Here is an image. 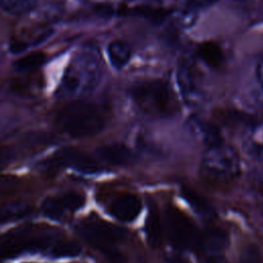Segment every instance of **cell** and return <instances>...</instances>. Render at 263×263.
Segmentation results:
<instances>
[{"label": "cell", "mask_w": 263, "mask_h": 263, "mask_svg": "<svg viewBox=\"0 0 263 263\" xmlns=\"http://www.w3.org/2000/svg\"><path fill=\"white\" fill-rule=\"evenodd\" d=\"M58 127L67 135L84 138L100 133L105 125L104 117L91 104L75 102L60 111L57 117Z\"/></svg>", "instance_id": "1"}, {"label": "cell", "mask_w": 263, "mask_h": 263, "mask_svg": "<svg viewBox=\"0 0 263 263\" xmlns=\"http://www.w3.org/2000/svg\"><path fill=\"white\" fill-rule=\"evenodd\" d=\"M182 195L186 199V201L199 214H208L210 212V206L206 200L200 196L197 192L190 188H183Z\"/></svg>", "instance_id": "22"}, {"label": "cell", "mask_w": 263, "mask_h": 263, "mask_svg": "<svg viewBox=\"0 0 263 263\" xmlns=\"http://www.w3.org/2000/svg\"><path fill=\"white\" fill-rule=\"evenodd\" d=\"M44 61H45V54L41 51H35L18 59L13 64V67L18 72L28 73L36 70L38 67H40L44 63Z\"/></svg>", "instance_id": "18"}, {"label": "cell", "mask_w": 263, "mask_h": 263, "mask_svg": "<svg viewBox=\"0 0 263 263\" xmlns=\"http://www.w3.org/2000/svg\"><path fill=\"white\" fill-rule=\"evenodd\" d=\"M257 76H258L261 86L263 87V60L259 63L258 67H257Z\"/></svg>", "instance_id": "29"}, {"label": "cell", "mask_w": 263, "mask_h": 263, "mask_svg": "<svg viewBox=\"0 0 263 263\" xmlns=\"http://www.w3.org/2000/svg\"><path fill=\"white\" fill-rule=\"evenodd\" d=\"M240 263H261L260 249L257 245H249L242 252Z\"/></svg>", "instance_id": "24"}, {"label": "cell", "mask_w": 263, "mask_h": 263, "mask_svg": "<svg viewBox=\"0 0 263 263\" xmlns=\"http://www.w3.org/2000/svg\"><path fill=\"white\" fill-rule=\"evenodd\" d=\"M35 0H0V8L10 14H24L32 10Z\"/></svg>", "instance_id": "19"}, {"label": "cell", "mask_w": 263, "mask_h": 263, "mask_svg": "<svg viewBox=\"0 0 263 263\" xmlns=\"http://www.w3.org/2000/svg\"><path fill=\"white\" fill-rule=\"evenodd\" d=\"M31 212V205L23 201L5 204L0 208V224H5L8 222L20 220L28 216Z\"/></svg>", "instance_id": "12"}, {"label": "cell", "mask_w": 263, "mask_h": 263, "mask_svg": "<svg viewBox=\"0 0 263 263\" xmlns=\"http://www.w3.org/2000/svg\"><path fill=\"white\" fill-rule=\"evenodd\" d=\"M137 15L144 16L153 23H160L171 13L170 10L164 8H156L151 6H138L132 10Z\"/></svg>", "instance_id": "21"}, {"label": "cell", "mask_w": 263, "mask_h": 263, "mask_svg": "<svg viewBox=\"0 0 263 263\" xmlns=\"http://www.w3.org/2000/svg\"><path fill=\"white\" fill-rule=\"evenodd\" d=\"M198 54L200 59L211 67H218L222 65L225 60L222 48L212 41L201 43L198 47Z\"/></svg>", "instance_id": "13"}, {"label": "cell", "mask_w": 263, "mask_h": 263, "mask_svg": "<svg viewBox=\"0 0 263 263\" xmlns=\"http://www.w3.org/2000/svg\"><path fill=\"white\" fill-rule=\"evenodd\" d=\"M178 80H179L181 91L184 95V97H186L189 100H193V98L196 96L197 89H196L193 74L187 64H184L180 67Z\"/></svg>", "instance_id": "16"}, {"label": "cell", "mask_w": 263, "mask_h": 263, "mask_svg": "<svg viewBox=\"0 0 263 263\" xmlns=\"http://www.w3.org/2000/svg\"><path fill=\"white\" fill-rule=\"evenodd\" d=\"M93 9H95L96 14L103 18L111 17L114 13L113 5L110 3H98L95 5Z\"/></svg>", "instance_id": "25"}, {"label": "cell", "mask_w": 263, "mask_h": 263, "mask_svg": "<svg viewBox=\"0 0 263 263\" xmlns=\"http://www.w3.org/2000/svg\"><path fill=\"white\" fill-rule=\"evenodd\" d=\"M217 0H188V2L194 7H206L214 4Z\"/></svg>", "instance_id": "27"}, {"label": "cell", "mask_w": 263, "mask_h": 263, "mask_svg": "<svg viewBox=\"0 0 263 263\" xmlns=\"http://www.w3.org/2000/svg\"><path fill=\"white\" fill-rule=\"evenodd\" d=\"M134 101L146 112L167 115L174 112L175 102L171 89L160 80L146 81L130 89Z\"/></svg>", "instance_id": "5"}, {"label": "cell", "mask_w": 263, "mask_h": 263, "mask_svg": "<svg viewBox=\"0 0 263 263\" xmlns=\"http://www.w3.org/2000/svg\"><path fill=\"white\" fill-rule=\"evenodd\" d=\"M28 47L27 41L24 40H14L10 43V51L13 53H20L22 51H24L26 48Z\"/></svg>", "instance_id": "26"}, {"label": "cell", "mask_w": 263, "mask_h": 263, "mask_svg": "<svg viewBox=\"0 0 263 263\" xmlns=\"http://www.w3.org/2000/svg\"><path fill=\"white\" fill-rule=\"evenodd\" d=\"M100 65L89 53H81L73 59L63 76L59 93L74 97L91 90L100 79Z\"/></svg>", "instance_id": "2"}, {"label": "cell", "mask_w": 263, "mask_h": 263, "mask_svg": "<svg viewBox=\"0 0 263 263\" xmlns=\"http://www.w3.org/2000/svg\"><path fill=\"white\" fill-rule=\"evenodd\" d=\"M227 235L219 228H208L198 233L194 249L203 254L215 255L227 246Z\"/></svg>", "instance_id": "8"}, {"label": "cell", "mask_w": 263, "mask_h": 263, "mask_svg": "<svg viewBox=\"0 0 263 263\" xmlns=\"http://www.w3.org/2000/svg\"><path fill=\"white\" fill-rule=\"evenodd\" d=\"M165 225L171 243L180 250L195 247L198 232L192 221L179 209L170 206L165 212Z\"/></svg>", "instance_id": "6"}, {"label": "cell", "mask_w": 263, "mask_h": 263, "mask_svg": "<svg viewBox=\"0 0 263 263\" xmlns=\"http://www.w3.org/2000/svg\"><path fill=\"white\" fill-rule=\"evenodd\" d=\"M145 232L148 243L151 248H158L162 240V229L158 215L151 211L148 215L145 223Z\"/></svg>", "instance_id": "14"}, {"label": "cell", "mask_w": 263, "mask_h": 263, "mask_svg": "<svg viewBox=\"0 0 263 263\" xmlns=\"http://www.w3.org/2000/svg\"><path fill=\"white\" fill-rule=\"evenodd\" d=\"M108 57L111 64L117 68H122L130 58V49L128 45L122 41H113L108 45Z\"/></svg>", "instance_id": "15"}, {"label": "cell", "mask_w": 263, "mask_h": 263, "mask_svg": "<svg viewBox=\"0 0 263 263\" xmlns=\"http://www.w3.org/2000/svg\"><path fill=\"white\" fill-rule=\"evenodd\" d=\"M240 1H250V0H240Z\"/></svg>", "instance_id": "30"}, {"label": "cell", "mask_w": 263, "mask_h": 263, "mask_svg": "<svg viewBox=\"0 0 263 263\" xmlns=\"http://www.w3.org/2000/svg\"><path fill=\"white\" fill-rule=\"evenodd\" d=\"M190 128L197 137L201 139L202 142L206 143L211 147L221 144V137L219 130L212 123L194 118L191 120Z\"/></svg>", "instance_id": "11"}, {"label": "cell", "mask_w": 263, "mask_h": 263, "mask_svg": "<svg viewBox=\"0 0 263 263\" xmlns=\"http://www.w3.org/2000/svg\"><path fill=\"white\" fill-rule=\"evenodd\" d=\"M77 232L113 263L124 261L122 254L115 247V243L125 236L123 229L106 222L91 221L79 224Z\"/></svg>", "instance_id": "4"}, {"label": "cell", "mask_w": 263, "mask_h": 263, "mask_svg": "<svg viewBox=\"0 0 263 263\" xmlns=\"http://www.w3.org/2000/svg\"><path fill=\"white\" fill-rule=\"evenodd\" d=\"M142 209L141 200L134 194H123L117 197L110 205V213L116 219L124 222L133 221Z\"/></svg>", "instance_id": "9"}, {"label": "cell", "mask_w": 263, "mask_h": 263, "mask_svg": "<svg viewBox=\"0 0 263 263\" xmlns=\"http://www.w3.org/2000/svg\"><path fill=\"white\" fill-rule=\"evenodd\" d=\"M40 209L43 216L53 221H61L64 218L65 211H66L60 197H53V196L46 197L43 200Z\"/></svg>", "instance_id": "17"}, {"label": "cell", "mask_w": 263, "mask_h": 263, "mask_svg": "<svg viewBox=\"0 0 263 263\" xmlns=\"http://www.w3.org/2000/svg\"><path fill=\"white\" fill-rule=\"evenodd\" d=\"M167 263H188V262L178 255H172L167 257Z\"/></svg>", "instance_id": "28"}, {"label": "cell", "mask_w": 263, "mask_h": 263, "mask_svg": "<svg viewBox=\"0 0 263 263\" xmlns=\"http://www.w3.org/2000/svg\"><path fill=\"white\" fill-rule=\"evenodd\" d=\"M81 253V247L74 241H64L54 245L50 250V256L53 258H73Z\"/></svg>", "instance_id": "20"}, {"label": "cell", "mask_w": 263, "mask_h": 263, "mask_svg": "<svg viewBox=\"0 0 263 263\" xmlns=\"http://www.w3.org/2000/svg\"><path fill=\"white\" fill-rule=\"evenodd\" d=\"M48 160V163L51 165L70 166L84 174H93L100 170L99 164L93 158L73 147H66L57 151Z\"/></svg>", "instance_id": "7"}, {"label": "cell", "mask_w": 263, "mask_h": 263, "mask_svg": "<svg viewBox=\"0 0 263 263\" xmlns=\"http://www.w3.org/2000/svg\"><path fill=\"white\" fill-rule=\"evenodd\" d=\"M97 153L102 159L115 165L126 164L132 159L130 151L125 146L120 144L102 146L98 148Z\"/></svg>", "instance_id": "10"}, {"label": "cell", "mask_w": 263, "mask_h": 263, "mask_svg": "<svg viewBox=\"0 0 263 263\" xmlns=\"http://www.w3.org/2000/svg\"><path fill=\"white\" fill-rule=\"evenodd\" d=\"M200 173L202 178L211 184L226 185L239 175V158L230 147L222 144L213 146L203 156Z\"/></svg>", "instance_id": "3"}, {"label": "cell", "mask_w": 263, "mask_h": 263, "mask_svg": "<svg viewBox=\"0 0 263 263\" xmlns=\"http://www.w3.org/2000/svg\"><path fill=\"white\" fill-rule=\"evenodd\" d=\"M60 199L65 206L66 211H72L75 212L79 210L81 206H83L85 202V197L83 194L75 191H70L62 196H60Z\"/></svg>", "instance_id": "23"}]
</instances>
